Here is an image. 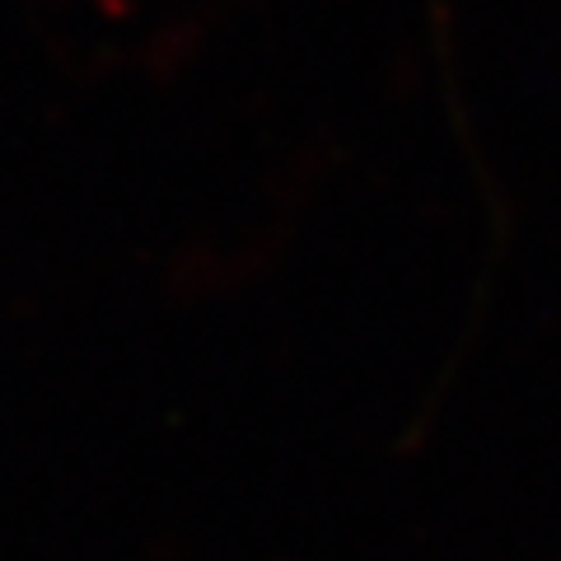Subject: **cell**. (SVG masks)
<instances>
[]
</instances>
